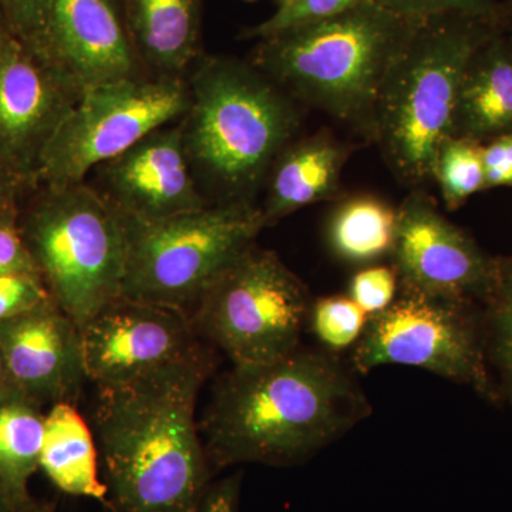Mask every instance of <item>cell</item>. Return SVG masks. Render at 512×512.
I'll list each match as a JSON object with an SVG mask.
<instances>
[{
	"mask_svg": "<svg viewBox=\"0 0 512 512\" xmlns=\"http://www.w3.org/2000/svg\"><path fill=\"white\" fill-rule=\"evenodd\" d=\"M352 365L326 349L232 365L198 420L214 471L237 464L295 466L342 439L372 414Z\"/></svg>",
	"mask_w": 512,
	"mask_h": 512,
	"instance_id": "6da1fadb",
	"label": "cell"
},
{
	"mask_svg": "<svg viewBox=\"0 0 512 512\" xmlns=\"http://www.w3.org/2000/svg\"><path fill=\"white\" fill-rule=\"evenodd\" d=\"M214 369L205 343L151 375L97 387L94 437L111 512H191L200 503L214 468L197 403Z\"/></svg>",
	"mask_w": 512,
	"mask_h": 512,
	"instance_id": "7a4b0ae2",
	"label": "cell"
},
{
	"mask_svg": "<svg viewBox=\"0 0 512 512\" xmlns=\"http://www.w3.org/2000/svg\"><path fill=\"white\" fill-rule=\"evenodd\" d=\"M187 83L180 124L201 190L211 204L254 202L301 128L298 101L251 62L229 56H201Z\"/></svg>",
	"mask_w": 512,
	"mask_h": 512,
	"instance_id": "3957f363",
	"label": "cell"
},
{
	"mask_svg": "<svg viewBox=\"0 0 512 512\" xmlns=\"http://www.w3.org/2000/svg\"><path fill=\"white\" fill-rule=\"evenodd\" d=\"M417 23L365 0L335 18L259 40L249 62L299 104L367 137L384 80Z\"/></svg>",
	"mask_w": 512,
	"mask_h": 512,
	"instance_id": "277c9868",
	"label": "cell"
},
{
	"mask_svg": "<svg viewBox=\"0 0 512 512\" xmlns=\"http://www.w3.org/2000/svg\"><path fill=\"white\" fill-rule=\"evenodd\" d=\"M498 28L464 16L417 23L384 80L367 136L399 183L414 190L431 181L441 144L453 137L467 64Z\"/></svg>",
	"mask_w": 512,
	"mask_h": 512,
	"instance_id": "5b68a950",
	"label": "cell"
},
{
	"mask_svg": "<svg viewBox=\"0 0 512 512\" xmlns=\"http://www.w3.org/2000/svg\"><path fill=\"white\" fill-rule=\"evenodd\" d=\"M19 221L53 301L79 328L120 298L126 231L119 212L93 185L43 187Z\"/></svg>",
	"mask_w": 512,
	"mask_h": 512,
	"instance_id": "8992f818",
	"label": "cell"
},
{
	"mask_svg": "<svg viewBox=\"0 0 512 512\" xmlns=\"http://www.w3.org/2000/svg\"><path fill=\"white\" fill-rule=\"evenodd\" d=\"M120 217L127 239L121 296L188 318L265 228L261 207L248 201L210 204L164 220Z\"/></svg>",
	"mask_w": 512,
	"mask_h": 512,
	"instance_id": "52a82bcc",
	"label": "cell"
},
{
	"mask_svg": "<svg viewBox=\"0 0 512 512\" xmlns=\"http://www.w3.org/2000/svg\"><path fill=\"white\" fill-rule=\"evenodd\" d=\"M350 362L360 375L384 365L419 367L494 406L504 403L488 363L483 306L467 299L399 286L392 305L370 316Z\"/></svg>",
	"mask_w": 512,
	"mask_h": 512,
	"instance_id": "ba28073f",
	"label": "cell"
},
{
	"mask_svg": "<svg viewBox=\"0 0 512 512\" xmlns=\"http://www.w3.org/2000/svg\"><path fill=\"white\" fill-rule=\"evenodd\" d=\"M312 302L275 251L254 245L208 289L190 319L197 335L232 365H254L301 346Z\"/></svg>",
	"mask_w": 512,
	"mask_h": 512,
	"instance_id": "9c48e42d",
	"label": "cell"
},
{
	"mask_svg": "<svg viewBox=\"0 0 512 512\" xmlns=\"http://www.w3.org/2000/svg\"><path fill=\"white\" fill-rule=\"evenodd\" d=\"M190 104L184 77H131L83 93L47 146L37 185L83 183L99 165L148 134L183 119Z\"/></svg>",
	"mask_w": 512,
	"mask_h": 512,
	"instance_id": "30bf717a",
	"label": "cell"
},
{
	"mask_svg": "<svg viewBox=\"0 0 512 512\" xmlns=\"http://www.w3.org/2000/svg\"><path fill=\"white\" fill-rule=\"evenodd\" d=\"M392 265L402 288L429 295L487 301L497 279L498 258L453 224L436 201L414 188L397 207Z\"/></svg>",
	"mask_w": 512,
	"mask_h": 512,
	"instance_id": "8fae6325",
	"label": "cell"
},
{
	"mask_svg": "<svg viewBox=\"0 0 512 512\" xmlns=\"http://www.w3.org/2000/svg\"><path fill=\"white\" fill-rule=\"evenodd\" d=\"M80 336L87 379L97 387L141 379L205 345L185 313L124 296L84 323Z\"/></svg>",
	"mask_w": 512,
	"mask_h": 512,
	"instance_id": "7c38bea8",
	"label": "cell"
},
{
	"mask_svg": "<svg viewBox=\"0 0 512 512\" xmlns=\"http://www.w3.org/2000/svg\"><path fill=\"white\" fill-rule=\"evenodd\" d=\"M80 94L15 40L0 57V168L37 187L43 154Z\"/></svg>",
	"mask_w": 512,
	"mask_h": 512,
	"instance_id": "4fadbf2b",
	"label": "cell"
},
{
	"mask_svg": "<svg viewBox=\"0 0 512 512\" xmlns=\"http://www.w3.org/2000/svg\"><path fill=\"white\" fill-rule=\"evenodd\" d=\"M93 173V187L133 220H164L211 204L192 171L180 120L148 134Z\"/></svg>",
	"mask_w": 512,
	"mask_h": 512,
	"instance_id": "5bb4252c",
	"label": "cell"
},
{
	"mask_svg": "<svg viewBox=\"0 0 512 512\" xmlns=\"http://www.w3.org/2000/svg\"><path fill=\"white\" fill-rule=\"evenodd\" d=\"M35 55L80 96L148 74L128 35L121 0H53L45 39Z\"/></svg>",
	"mask_w": 512,
	"mask_h": 512,
	"instance_id": "9a60e30c",
	"label": "cell"
},
{
	"mask_svg": "<svg viewBox=\"0 0 512 512\" xmlns=\"http://www.w3.org/2000/svg\"><path fill=\"white\" fill-rule=\"evenodd\" d=\"M0 349L20 392L42 406L76 404L87 380L82 336L53 299L0 322Z\"/></svg>",
	"mask_w": 512,
	"mask_h": 512,
	"instance_id": "2e32d148",
	"label": "cell"
},
{
	"mask_svg": "<svg viewBox=\"0 0 512 512\" xmlns=\"http://www.w3.org/2000/svg\"><path fill=\"white\" fill-rule=\"evenodd\" d=\"M350 154L352 146L329 130L291 141L266 178L264 205H259L265 228L309 205L340 200Z\"/></svg>",
	"mask_w": 512,
	"mask_h": 512,
	"instance_id": "e0dca14e",
	"label": "cell"
},
{
	"mask_svg": "<svg viewBox=\"0 0 512 512\" xmlns=\"http://www.w3.org/2000/svg\"><path fill=\"white\" fill-rule=\"evenodd\" d=\"M204 0H121L128 35L151 76L184 77L201 57Z\"/></svg>",
	"mask_w": 512,
	"mask_h": 512,
	"instance_id": "ac0fdd59",
	"label": "cell"
},
{
	"mask_svg": "<svg viewBox=\"0 0 512 512\" xmlns=\"http://www.w3.org/2000/svg\"><path fill=\"white\" fill-rule=\"evenodd\" d=\"M512 134V43L503 28L478 47L461 80L453 137L485 144Z\"/></svg>",
	"mask_w": 512,
	"mask_h": 512,
	"instance_id": "d6986e66",
	"label": "cell"
},
{
	"mask_svg": "<svg viewBox=\"0 0 512 512\" xmlns=\"http://www.w3.org/2000/svg\"><path fill=\"white\" fill-rule=\"evenodd\" d=\"M96 437L74 403H56L46 413L40 470L57 490L107 504L100 480Z\"/></svg>",
	"mask_w": 512,
	"mask_h": 512,
	"instance_id": "ffe728a7",
	"label": "cell"
},
{
	"mask_svg": "<svg viewBox=\"0 0 512 512\" xmlns=\"http://www.w3.org/2000/svg\"><path fill=\"white\" fill-rule=\"evenodd\" d=\"M46 413L18 387L0 397V484L18 512H55L29 491L40 468Z\"/></svg>",
	"mask_w": 512,
	"mask_h": 512,
	"instance_id": "44dd1931",
	"label": "cell"
},
{
	"mask_svg": "<svg viewBox=\"0 0 512 512\" xmlns=\"http://www.w3.org/2000/svg\"><path fill=\"white\" fill-rule=\"evenodd\" d=\"M397 208L375 195L343 198L328 224L329 248L343 262L369 265L392 254Z\"/></svg>",
	"mask_w": 512,
	"mask_h": 512,
	"instance_id": "7402d4cb",
	"label": "cell"
},
{
	"mask_svg": "<svg viewBox=\"0 0 512 512\" xmlns=\"http://www.w3.org/2000/svg\"><path fill=\"white\" fill-rule=\"evenodd\" d=\"M483 312L488 363L504 403L512 407V255L498 258L497 279Z\"/></svg>",
	"mask_w": 512,
	"mask_h": 512,
	"instance_id": "603a6c76",
	"label": "cell"
},
{
	"mask_svg": "<svg viewBox=\"0 0 512 512\" xmlns=\"http://www.w3.org/2000/svg\"><path fill=\"white\" fill-rule=\"evenodd\" d=\"M447 210L456 211L477 192L485 191L483 144L450 137L441 144L433 167Z\"/></svg>",
	"mask_w": 512,
	"mask_h": 512,
	"instance_id": "cb8c5ba5",
	"label": "cell"
},
{
	"mask_svg": "<svg viewBox=\"0 0 512 512\" xmlns=\"http://www.w3.org/2000/svg\"><path fill=\"white\" fill-rule=\"evenodd\" d=\"M369 315L350 296L333 295L312 302L309 326L329 352L355 346L365 332Z\"/></svg>",
	"mask_w": 512,
	"mask_h": 512,
	"instance_id": "d4e9b609",
	"label": "cell"
},
{
	"mask_svg": "<svg viewBox=\"0 0 512 512\" xmlns=\"http://www.w3.org/2000/svg\"><path fill=\"white\" fill-rule=\"evenodd\" d=\"M365 0H279L278 9L271 18L259 25L242 30L241 39L261 40L322 20L335 18L355 8Z\"/></svg>",
	"mask_w": 512,
	"mask_h": 512,
	"instance_id": "484cf974",
	"label": "cell"
},
{
	"mask_svg": "<svg viewBox=\"0 0 512 512\" xmlns=\"http://www.w3.org/2000/svg\"><path fill=\"white\" fill-rule=\"evenodd\" d=\"M396 15L409 20L437 16H464L503 26L501 3L497 0H379Z\"/></svg>",
	"mask_w": 512,
	"mask_h": 512,
	"instance_id": "4316f807",
	"label": "cell"
},
{
	"mask_svg": "<svg viewBox=\"0 0 512 512\" xmlns=\"http://www.w3.org/2000/svg\"><path fill=\"white\" fill-rule=\"evenodd\" d=\"M399 286V276L392 265H372L353 276L349 296L370 318L392 305Z\"/></svg>",
	"mask_w": 512,
	"mask_h": 512,
	"instance_id": "83f0119b",
	"label": "cell"
},
{
	"mask_svg": "<svg viewBox=\"0 0 512 512\" xmlns=\"http://www.w3.org/2000/svg\"><path fill=\"white\" fill-rule=\"evenodd\" d=\"M52 299L42 276L37 272L0 275V322L33 311Z\"/></svg>",
	"mask_w": 512,
	"mask_h": 512,
	"instance_id": "f1b7e54d",
	"label": "cell"
},
{
	"mask_svg": "<svg viewBox=\"0 0 512 512\" xmlns=\"http://www.w3.org/2000/svg\"><path fill=\"white\" fill-rule=\"evenodd\" d=\"M53 0H0V12L13 35L33 53L42 46Z\"/></svg>",
	"mask_w": 512,
	"mask_h": 512,
	"instance_id": "f546056e",
	"label": "cell"
},
{
	"mask_svg": "<svg viewBox=\"0 0 512 512\" xmlns=\"http://www.w3.org/2000/svg\"><path fill=\"white\" fill-rule=\"evenodd\" d=\"M16 205L0 210V275L12 272H37L20 229ZM39 274V272H37Z\"/></svg>",
	"mask_w": 512,
	"mask_h": 512,
	"instance_id": "4dcf8cb0",
	"label": "cell"
},
{
	"mask_svg": "<svg viewBox=\"0 0 512 512\" xmlns=\"http://www.w3.org/2000/svg\"><path fill=\"white\" fill-rule=\"evenodd\" d=\"M485 190L512 187V134L483 144Z\"/></svg>",
	"mask_w": 512,
	"mask_h": 512,
	"instance_id": "1f68e13d",
	"label": "cell"
},
{
	"mask_svg": "<svg viewBox=\"0 0 512 512\" xmlns=\"http://www.w3.org/2000/svg\"><path fill=\"white\" fill-rule=\"evenodd\" d=\"M241 474L212 483L197 507L191 512H239Z\"/></svg>",
	"mask_w": 512,
	"mask_h": 512,
	"instance_id": "d6a6232c",
	"label": "cell"
},
{
	"mask_svg": "<svg viewBox=\"0 0 512 512\" xmlns=\"http://www.w3.org/2000/svg\"><path fill=\"white\" fill-rule=\"evenodd\" d=\"M26 188L22 181L0 168V210L16 205L18 195Z\"/></svg>",
	"mask_w": 512,
	"mask_h": 512,
	"instance_id": "836d02e7",
	"label": "cell"
},
{
	"mask_svg": "<svg viewBox=\"0 0 512 512\" xmlns=\"http://www.w3.org/2000/svg\"><path fill=\"white\" fill-rule=\"evenodd\" d=\"M15 40H18V37L13 35L9 23L6 22L5 16L0 12V57L5 55L6 50L13 45Z\"/></svg>",
	"mask_w": 512,
	"mask_h": 512,
	"instance_id": "e575fe53",
	"label": "cell"
},
{
	"mask_svg": "<svg viewBox=\"0 0 512 512\" xmlns=\"http://www.w3.org/2000/svg\"><path fill=\"white\" fill-rule=\"evenodd\" d=\"M16 389L15 383H13L12 376L6 365L5 356H3L2 349H0V397L5 396L10 390Z\"/></svg>",
	"mask_w": 512,
	"mask_h": 512,
	"instance_id": "d590c367",
	"label": "cell"
},
{
	"mask_svg": "<svg viewBox=\"0 0 512 512\" xmlns=\"http://www.w3.org/2000/svg\"><path fill=\"white\" fill-rule=\"evenodd\" d=\"M0 512H18L16 508L13 507L12 501H10L2 484H0Z\"/></svg>",
	"mask_w": 512,
	"mask_h": 512,
	"instance_id": "8d00e7d4",
	"label": "cell"
},
{
	"mask_svg": "<svg viewBox=\"0 0 512 512\" xmlns=\"http://www.w3.org/2000/svg\"><path fill=\"white\" fill-rule=\"evenodd\" d=\"M501 12H503V26L508 20L512 19V0H507L504 5H501Z\"/></svg>",
	"mask_w": 512,
	"mask_h": 512,
	"instance_id": "74e56055",
	"label": "cell"
},
{
	"mask_svg": "<svg viewBox=\"0 0 512 512\" xmlns=\"http://www.w3.org/2000/svg\"><path fill=\"white\" fill-rule=\"evenodd\" d=\"M504 32L507 33V36L510 37L512 43V19L508 20L507 23L503 26Z\"/></svg>",
	"mask_w": 512,
	"mask_h": 512,
	"instance_id": "f35d334b",
	"label": "cell"
},
{
	"mask_svg": "<svg viewBox=\"0 0 512 512\" xmlns=\"http://www.w3.org/2000/svg\"><path fill=\"white\" fill-rule=\"evenodd\" d=\"M247 2H255V0H247Z\"/></svg>",
	"mask_w": 512,
	"mask_h": 512,
	"instance_id": "ab89813d",
	"label": "cell"
}]
</instances>
